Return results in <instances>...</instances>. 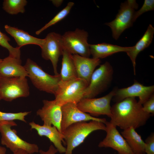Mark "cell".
Returning a JSON list of instances; mask_svg holds the SVG:
<instances>
[{"label": "cell", "instance_id": "9c48e42d", "mask_svg": "<svg viewBox=\"0 0 154 154\" xmlns=\"http://www.w3.org/2000/svg\"><path fill=\"white\" fill-rule=\"evenodd\" d=\"M0 92L1 99L11 102L29 95V88L26 77L7 78L0 76Z\"/></svg>", "mask_w": 154, "mask_h": 154}, {"label": "cell", "instance_id": "e575fe53", "mask_svg": "<svg viewBox=\"0 0 154 154\" xmlns=\"http://www.w3.org/2000/svg\"><path fill=\"white\" fill-rule=\"evenodd\" d=\"M2 60H3V59H2L0 58V63L1 62Z\"/></svg>", "mask_w": 154, "mask_h": 154}, {"label": "cell", "instance_id": "7a4b0ae2", "mask_svg": "<svg viewBox=\"0 0 154 154\" xmlns=\"http://www.w3.org/2000/svg\"><path fill=\"white\" fill-rule=\"evenodd\" d=\"M106 126L104 123L94 120L82 121L73 123L62 132L66 145L64 154H72L73 150L83 143L86 138L93 131H105Z\"/></svg>", "mask_w": 154, "mask_h": 154}, {"label": "cell", "instance_id": "484cf974", "mask_svg": "<svg viewBox=\"0 0 154 154\" xmlns=\"http://www.w3.org/2000/svg\"><path fill=\"white\" fill-rule=\"evenodd\" d=\"M10 40L9 38L0 31V45L7 49L9 52V55L20 58V48L17 47L15 48L13 47L9 42Z\"/></svg>", "mask_w": 154, "mask_h": 154}, {"label": "cell", "instance_id": "4fadbf2b", "mask_svg": "<svg viewBox=\"0 0 154 154\" xmlns=\"http://www.w3.org/2000/svg\"><path fill=\"white\" fill-rule=\"evenodd\" d=\"M62 117L61 123V132L71 125L78 122L94 120L105 124L107 121L105 118L94 117L84 112L77 107L76 104L73 103L66 104L61 107Z\"/></svg>", "mask_w": 154, "mask_h": 154}, {"label": "cell", "instance_id": "7402d4cb", "mask_svg": "<svg viewBox=\"0 0 154 154\" xmlns=\"http://www.w3.org/2000/svg\"><path fill=\"white\" fill-rule=\"evenodd\" d=\"M121 133L134 154L145 153V141L134 128L130 127L123 129Z\"/></svg>", "mask_w": 154, "mask_h": 154}, {"label": "cell", "instance_id": "44dd1931", "mask_svg": "<svg viewBox=\"0 0 154 154\" xmlns=\"http://www.w3.org/2000/svg\"><path fill=\"white\" fill-rule=\"evenodd\" d=\"M154 28L149 24L144 34L131 49L126 53L131 60L135 74L136 59L138 54L148 47L151 43L153 37Z\"/></svg>", "mask_w": 154, "mask_h": 154}, {"label": "cell", "instance_id": "2e32d148", "mask_svg": "<svg viewBox=\"0 0 154 154\" xmlns=\"http://www.w3.org/2000/svg\"><path fill=\"white\" fill-rule=\"evenodd\" d=\"M31 129H35L37 131L38 135L40 137L45 136L48 138L54 144L58 151L60 153H65L66 148L62 144L65 145L63 135L57 128L53 126L43 125H39L34 121L29 123Z\"/></svg>", "mask_w": 154, "mask_h": 154}, {"label": "cell", "instance_id": "d4e9b609", "mask_svg": "<svg viewBox=\"0 0 154 154\" xmlns=\"http://www.w3.org/2000/svg\"><path fill=\"white\" fill-rule=\"evenodd\" d=\"M74 3L69 2L66 7L58 12L50 21L40 29L36 31V35L40 34L44 30L61 21L69 13Z\"/></svg>", "mask_w": 154, "mask_h": 154}, {"label": "cell", "instance_id": "d6986e66", "mask_svg": "<svg viewBox=\"0 0 154 154\" xmlns=\"http://www.w3.org/2000/svg\"><path fill=\"white\" fill-rule=\"evenodd\" d=\"M4 28L6 32L14 38L19 48L23 46L34 44L41 47L45 42V39L38 38L30 35L22 30L5 25Z\"/></svg>", "mask_w": 154, "mask_h": 154}, {"label": "cell", "instance_id": "30bf717a", "mask_svg": "<svg viewBox=\"0 0 154 154\" xmlns=\"http://www.w3.org/2000/svg\"><path fill=\"white\" fill-rule=\"evenodd\" d=\"M116 89H114L108 94L102 97L83 98L77 104L78 108L82 112L88 113L96 117L101 115L112 116L110 103Z\"/></svg>", "mask_w": 154, "mask_h": 154}, {"label": "cell", "instance_id": "d6a6232c", "mask_svg": "<svg viewBox=\"0 0 154 154\" xmlns=\"http://www.w3.org/2000/svg\"><path fill=\"white\" fill-rule=\"evenodd\" d=\"M13 154H28L26 151L22 150L19 149L14 152Z\"/></svg>", "mask_w": 154, "mask_h": 154}, {"label": "cell", "instance_id": "277c9868", "mask_svg": "<svg viewBox=\"0 0 154 154\" xmlns=\"http://www.w3.org/2000/svg\"><path fill=\"white\" fill-rule=\"evenodd\" d=\"M88 85L84 80L79 78L60 81L54 99L61 106L69 103L77 104L84 98L85 91Z\"/></svg>", "mask_w": 154, "mask_h": 154}, {"label": "cell", "instance_id": "f546056e", "mask_svg": "<svg viewBox=\"0 0 154 154\" xmlns=\"http://www.w3.org/2000/svg\"><path fill=\"white\" fill-rule=\"evenodd\" d=\"M143 110L151 114H154V95L153 94L142 104Z\"/></svg>", "mask_w": 154, "mask_h": 154}, {"label": "cell", "instance_id": "836d02e7", "mask_svg": "<svg viewBox=\"0 0 154 154\" xmlns=\"http://www.w3.org/2000/svg\"><path fill=\"white\" fill-rule=\"evenodd\" d=\"M6 148L0 146V154H6Z\"/></svg>", "mask_w": 154, "mask_h": 154}, {"label": "cell", "instance_id": "8fae6325", "mask_svg": "<svg viewBox=\"0 0 154 154\" xmlns=\"http://www.w3.org/2000/svg\"><path fill=\"white\" fill-rule=\"evenodd\" d=\"M44 39L45 42L40 47L42 56L45 60L50 61L54 75H58L57 64L64 50L62 36L52 32L48 33Z\"/></svg>", "mask_w": 154, "mask_h": 154}, {"label": "cell", "instance_id": "4316f807", "mask_svg": "<svg viewBox=\"0 0 154 154\" xmlns=\"http://www.w3.org/2000/svg\"><path fill=\"white\" fill-rule=\"evenodd\" d=\"M30 112H25L17 113H5L0 111V122L18 120L26 123L25 117Z\"/></svg>", "mask_w": 154, "mask_h": 154}, {"label": "cell", "instance_id": "9a60e30c", "mask_svg": "<svg viewBox=\"0 0 154 154\" xmlns=\"http://www.w3.org/2000/svg\"><path fill=\"white\" fill-rule=\"evenodd\" d=\"M154 85L145 86L135 81L129 87L116 89L113 97L117 102L127 98L137 97L138 102L142 105L154 94Z\"/></svg>", "mask_w": 154, "mask_h": 154}, {"label": "cell", "instance_id": "e0dca14e", "mask_svg": "<svg viewBox=\"0 0 154 154\" xmlns=\"http://www.w3.org/2000/svg\"><path fill=\"white\" fill-rule=\"evenodd\" d=\"M76 67L78 78L86 81L89 84L91 76L96 67L99 65L100 59L72 54Z\"/></svg>", "mask_w": 154, "mask_h": 154}, {"label": "cell", "instance_id": "603a6c76", "mask_svg": "<svg viewBox=\"0 0 154 154\" xmlns=\"http://www.w3.org/2000/svg\"><path fill=\"white\" fill-rule=\"evenodd\" d=\"M72 55L64 49L62 55V67L60 74L62 81H68L78 78Z\"/></svg>", "mask_w": 154, "mask_h": 154}, {"label": "cell", "instance_id": "83f0119b", "mask_svg": "<svg viewBox=\"0 0 154 154\" xmlns=\"http://www.w3.org/2000/svg\"><path fill=\"white\" fill-rule=\"evenodd\" d=\"M154 9V0H145L143 4L139 10L135 12L133 21L134 22L143 13Z\"/></svg>", "mask_w": 154, "mask_h": 154}, {"label": "cell", "instance_id": "52a82bcc", "mask_svg": "<svg viewBox=\"0 0 154 154\" xmlns=\"http://www.w3.org/2000/svg\"><path fill=\"white\" fill-rule=\"evenodd\" d=\"M113 74V67L109 62L100 65L93 72L84 98H95L105 90L111 83Z\"/></svg>", "mask_w": 154, "mask_h": 154}, {"label": "cell", "instance_id": "4dcf8cb0", "mask_svg": "<svg viewBox=\"0 0 154 154\" xmlns=\"http://www.w3.org/2000/svg\"><path fill=\"white\" fill-rule=\"evenodd\" d=\"M57 149L52 145H51L48 150L46 151L42 150L39 151L40 154H55L58 152Z\"/></svg>", "mask_w": 154, "mask_h": 154}, {"label": "cell", "instance_id": "ffe728a7", "mask_svg": "<svg viewBox=\"0 0 154 154\" xmlns=\"http://www.w3.org/2000/svg\"><path fill=\"white\" fill-rule=\"evenodd\" d=\"M89 45L91 55H92V58L100 59L116 53L126 52L132 48V46L123 47L106 43L89 44Z\"/></svg>", "mask_w": 154, "mask_h": 154}, {"label": "cell", "instance_id": "8d00e7d4", "mask_svg": "<svg viewBox=\"0 0 154 154\" xmlns=\"http://www.w3.org/2000/svg\"><path fill=\"white\" fill-rule=\"evenodd\" d=\"M145 154V153H139V154Z\"/></svg>", "mask_w": 154, "mask_h": 154}, {"label": "cell", "instance_id": "6da1fadb", "mask_svg": "<svg viewBox=\"0 0 154 154\" xmlns=\"http://www.w3.org/2000/svg\"><path fill=\"white\" fill-rule=\"evenodd\" d=\"M110 122L123 130L132 127L135 129L145 125L151 115L143 110L135 97L117 102L111 107Z\"/></svg>", "mask_w": 154, "mask_h": 154}, {"label": "cell", "instance_id": "ba28073f", "mask_svg": "<svg viewBox=\"0 0 154 154\" xmlns=\"http://www.w3.org/2000/svg\"><path fill=\"white\" fill-rule=\"evenodd\" d=\"M62 36L64 49L72 54L89 57L91 54L86 31L77 28L73 31H66Z\"/></svg>", "mask_w": 154, "mask_h": 154}, {"label": "cell", "instance_id": "5b68a950", "mask_svg": "<svg viewBox=\"0 0 154 154\" xmlns=\"http://www.w3.org/2000/svg\"><path fill=\"white\" fill-rule=\"evenodd\" d=\"M17 125L13 121L0 122L1 144L5 145L13 153L19 149L24 150L28 154L39 152L37 145L23 140L17 135L16 130L11 128L12 127Z\"/></svg>", "mask_w": 154, "mask_h": 154}, {"label": "cell", "instance_id": "cb8c5ba5", "mask_svg": "<svg viewBox=\"0 0 154 154\" xmlns=\"http://www.w3.org/2000/svg\"><path fill=\"white\" fill-rule=\"evenodd\" d=\"M27 3L26 0H4L2 8L7 13L12 15L23 13Z\"/></svg>", "mask_w": 154, "mask_h": 154}, {"label": "cell", "instance_id": "f1b7e54d", "mask_svg": "<svg viewBox=\"0 0 154 154\" xmlns=\"http://www.w3.org/2000/svg\"><path fill=\"white\" fill-rule=\"evenodd\" d=\"M145 153L146 154H154V134L152 133L145 141Z\"/></svg>", "mask_w": 154, "mask_h": 154}, {"label": "cell", "instance_id": "5bb4252c", "mask_svg": "<svg viewBox=\"0 0 154 154\" xmlns=\"http://www.w3.org/2000/svg\"><path fill=\"white\" fill-rule=\"evenodd\" d=\"M42 102L43 106L37 110V115L43 121V125H53L62 133L60 126L62 117V106L58 104L55 100H44Z\"/></svg>", "mask_w": 154, "mask_h": 154}, {"label": "cell", "instance_id": "8992f818", "mask_svg": "<svg viewBox=\"0 0 154 154\" xmlns=\"http://www.w3.org/2000/svg\"><path fill=\"white\" fill-rule=\"evenodd\" d=\"M138 7L135 0H127L121 3L115 19L105 24L110 28L112 37L115 40H117L125 30L132 26L133 15Z\"/></svg>", "mask_w": 154, "mask_h": 154}, {"label": "cell", "instance_id": "7c38bea8", "mask_svg": "<svg viewBox=\"0 0 154 154\" xmlns=\"http://www.w3.org/2000/svg\"><path fill=\"white\" fill-rule=\"evenodd\" d=\"M105 137L100 142L99 147L111 148L117 151L118 154H134L127 142L117 129L110 122L105 123Z\"/></svg>", "mask_w": 154, "mask_h": 154}, {"label": "cell", "instance_id": "ac0fdd59", "mask_svg": "<svg viewBox=\"0 0 154 154\" xmlns=\"http://www.w3.org/2000/svg\"><path fill=\"white\" fill-rule=\"evenodd\" d=\"M0 76L7 78L28 77L27 72L21 65L20 58L9 55L0 63Z\"/></svg>", "mask_w": 154, "mask_h": 154}, {"label": "cell", "instance_id": "d590c367", "mask_svg": "<svg viewBox=\"0 0 154 154\" xmlns=\"http://www.w3.org/2000/svg\"><path fill=\"white\" fill-rule=\"evenodd\" d=\"M1 99V94H0V100Z\"/></svg>", "mask_w": 154, "mask_h": 154}, {"label": "cell", "instance_id": "1f68e13d", "mask_svg": "<svg viewBox=\"0 0 154 154\" xmlns=\"http://www.w3.org/2000/svg\"><path fill=\"white\" fill-rule=\"evenodd\" d=\"M51 1L53 4L57 7L60 6L63 2L62 0H52Z\"/></svg>", "mask_w": 154, "mask_h": 154}, {"label": "cell", "instance_id": "3957f363", "mask_svg": "<svg viewBox=\"0 0 154 154\" xmlns=\"http://www.w3.org/2000/svg\"><path fill=\"white\" fill-rule=\"evenodd\" d=\"M34 86L40 91L54 95L61 80L60 74L51 75L44 72L35 62L27 59L24 66Z\"/></svg>", "mask_w": 154, "mask_h": 154}]
</instances>
